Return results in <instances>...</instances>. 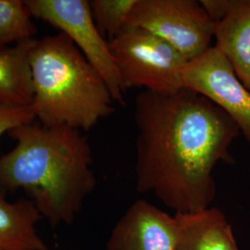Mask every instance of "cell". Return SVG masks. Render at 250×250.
<instances>
[{"instance_id":"cell-1","label":"cell","mask_w":250,"mask_h":250,"mask_svg":"<svg viewBox=\"0 0 250 250\" xmlns=\"http://www.w3.org/2000/svg\"><path fill=\"white\" fill-rule=\"evenodd\" d=\"M134 120L136 190L151 193L174 213L211 207L215 167L234 162L230 147L240 130L232 119L205 97L183 88L141 91Z\"/></svg>"},{"instance_id":"cell-2","label":"cell","mask_w":250,"mask_h":250,"mask_svg":"<svg viewBox=\"0 0 250 250\" xmlns=\"http://www.w3.org/2000/svg\"><path fill=\"white\" fill-rule=\"evenodd\" d=\"M9 135L16 145L0 156V187L8 193L22 190L52 227L73 223L97 186L87 137L36 121Z\"/></svg>"},{"instance_id":"cell-3","label":"cell","mask_w":250,"mask_h":250,"mask_svg":"<svg viewBox=\"0 0 250 250\" xmlns=\"http://www.w3.org/2000/svg\"><path fill=\"white\" fill-rule=\"evenodd\" d=\"M30 67L31 107L41 125L89 131L113 114L114 100L106 83L63 33L36 40Z\"/></svg>"},{"instance_id":"cell-4","label":"cell","mask_w":250,"mask_h":250,"mask_svg":"<svg viewBox=\"0 0 250 250\" xmlns=\"http://www.w3.org/2000/svg\"><path fill=\"white\" fill-rule=\"evenodd\" d=\"M108 46L125 90L141 87L167 94L185 88L183 70L188 62L160 37L125 26Z\"/></svg>"},{"instance_id":"cell-5","label":"cell","mask_w":250,"mask_h":250,"mask_svg":"<svg viewBox=\"0 0 250 250\" xmlns=\"http://www.w3.org/2000/svg\"><path fill=\"white\" fill-rule=\"evenodd\" d=\"M126 26L144 29L188 62L211 47L215 23L197 0H136Z\"/></svg>"},{"instance_id":"cell-6","label":"cell","mask_w":250,"mask_h":250,"mask_svg":"<svg viewBox=\"0 0 250 250\" xmlns=\"http://www.w3.org/2000/svg\"><path fill=\"white\" fill-rule=\"evenodd\" d=\"M33 18L59 29L77 46L81 53L106 83L114 102L124 104L125 86L107 39L99 33L87 0H25Z\"/></svg>"},{"instance_id":"cell-7","label":"cell","mask_w":250,"mask_h":250,"mask_svg":"<svg viewBox=\"0 0 250 250\" xmlns=\"http://www.w3.org/2000/svg\"><path fill=\"white\" fill-rule=\"evenodd\" d=\"M183 82L185 88L197 92L223 109L250 143V91L216 46L186 64Z\"/></svg>"},{"instance_id":"cell-8","label":"cell","mask_w":250,"mask_h":250,"mask_svg":"<svg viewBox=\"0 0 250 250\" xmlns=\"http://www.w3.org/2000/svg\"><path fill=\"white\" fill-rule=\"evenodd\" d=\"M178 239L176 215L138 199L117 222L105 250H176Z\"/></svg>"},{"instance_id":"cell-9","label":"cell","mask_w":250,"mask_h":250,"mask_svg":"<svg viewBox=\"0 0 250 250\" xmlns=\"http://www.w3.org/2000/svg\"><path fill=\"white\" fill-rule=\"evenodd\" d=\"M216 46L250 91V0H230L224 18L215 24Z\"/></svg>"},{"instance_id":"cell-10","label":"cell","mask_w":250,"mask_h":250,"mask_svg":"<svg viewBox=\"0 0 250 250\" xmlns=\"http://www.w3.org/2000/svg\"><path fill=\"white\" fill-rule=\"evenodd\" d=\"M174 214L179 225L176 250H239L232 225L220 208Z\"/></svg>"},{"instance_id":"cell-11","label":"cell","mask_w":250,"mask_h":250,"mask_svg":"<svg viewBox=\"0 0 250 250\" xmlns=\"http://www.w3.org/2000/svg\"><path fill=\"white\" fill-rule=\"evenodd\" d=\"M0 187V250H48L37 231L42 219L28 198L10 201Z\"/></svg>"},{"instance_id":"cell-12","label":"cell","mask_w":250,"mask_h":250,"mask_svg":"<svg viewBox=\"0 0 250 250\" xmlns=\"http://www.w3.org/2000/svg\"><path fill=\"white\" fill-rule=\"evenodd\" d=\"M36 38L0 48V105L29 107L34 98L30 55Z\"/></svg>"},{"instance_id":"cell-13","label":"cell","mask_w":250,"mask_h":250,"mask_svg":"<svg viewBox=\"0 0 250 250\" xmlns=\"http://www.w3.org/2000/svg\"><path fill=\"white\" fill-rule=\"evenodd\" d=\"M36 32L24 1L0 0V48L35 38Z\"/></svg>"},{"instance_id":"cell-14","label":"cell","mask_w":250,"mask_h":250,"mask_svg":"<svg viewBox=\"0 0 250 250\" xmlns=\"http://www.w3.org/2000/svg\"><path fill=\"white\" fill-rule=\"evenodd\" d=\"M136 0H92L90 9L99 33L114 39L125 29Z\"/></svg>"},{"instance_id":"cell-15","label":"cell","mask_w":250,"mask_h":250,"mask_svg":"<svg viewBox=\"0 0 250 250\" xmlns=\"http://www.w3.org/2000/svg\"><path fill=\"white\" fill-rule=\"evenodd\" d=\"M36 121V115L31 106L13 107L0 105V138L6 133L21 125Z\"/></svg>"},{"instance_id":"cell-16","label":"cell","mask_w":250,"mask_h":250,"mask_svg":"<svg viewBox=\"0 0 250 250\" xmlns=\"http://www.w3.org/2000/svg\"><path fill=\"white\" fill-rule=\"evenodd\" d=\"M199 2L215 24L224 18L230 5V0H200Z\"/></svg>"}]
</instances>
